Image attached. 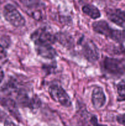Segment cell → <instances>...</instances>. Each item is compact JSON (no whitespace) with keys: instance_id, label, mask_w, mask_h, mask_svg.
Masks as SVG:
<instances>
[{"instance_id":"6da1fadb","label":"cell","mask_w":125,"mask_h":126,"mask_svg":"<svg viewBox=\"0 0 125 126\" xmlns=\"http://www.w3.org/2000/svg\"><path fill=\"white\" fill-rule=\"evenodd\" d=\"M93 29L96 33L105 36L107 38L118 43L125 41V31L113 29L105 20H99L93 22Z\"/></svg>"},{"instance_id":"7a4b0ae2","label":"cell","mask_w":125,"mask_h":126,"mask_svg":"<svg viewBox=\"0 0 125 126\" xmlns=\"http://www.w3.org/2000/svg\"><path fill=\"white\" fill-rule=\"evenodd\" d=\"M102 68L107 75L114 77H120L125 75V60L115 58H104L102 62Z\"/></svg>"},{"instance_id":"3957f363","label":"cell","mask_w":125,"mask_h":126,"mask_svg":"<svg viewBox=\"0 0 125 126\" xmlns=\"http://www.w3.org/2000/svg\"><path fill=\"white\" fill-rule=\"evenodd\" d=\"M3 15L5 19L15 27H22L25 26L26 20L20 12L14 6L7 4L4 7Z\"/></svg>"},{"instance_id":"277c9868","label":"cell","mask_w":125,"mask_h":126,"mask_svg":"<svg viewBox=\"0 0 125 126\" xmlns=\"http://www.w3.org/2000/svg\"><path fill=\"white\" fill-rule=\"evenodd\" d=\"M49 93L51 98L65 107H70L72 102L70 97L61 86L58 84H52L49 87Z\"/></svg>"},{"instance_id":"5b68a950","label":"cell","mask_w":125,"mask_h":126,"mask_svg":"<svg viewBox=\"0 0 125 126\" xmlns=\"http://www.w3.org/2000/svg\"><path fill=\"white\" fill-rule=\"evenodd\" d=\"M31 39L34 45H51L56 41V36L45 28H38L33 32Z\"/></svg>"},{"instance_id":"8992f818","label":"cell","mask_w":125,"mask_h":126,"mask_svg":"<svg viewBox=\"0 0 125 126\" xmlns=\"http://www.w3.org/2000/svg\"><path fill=\"white\" fill-rule=\"evenodd\" d=\"M17 100L21 107H26L31 110L38 109L41 105V101L38 96L33 95L31 97L28 92L23 89L18 91Z\"/></svg>"},{"instance_id":"52a82bcc","label":"cell","mask_w":125,"mask_h":126,"mask_svg":"<svg viewBox=\"0 0 125 126\" xmlns=\"http://www.w3.org/2000/svg\"><path fill=\"white\" fill-rule=\"evenodd\" d=\"M82 52L85 57L89 62H93L98 60L99 53L98 47L90 39H82L80 40Z\"/></svg>"},{"instance_id":"ba28073f","label":"cell","mask_w":125,"mask_h":126,"mask_svg":"<svg viewBox=\"0 0 125 126\" xmlns=\"http://www.w3.org/2000/svg\"><path fill=\"white\" fill-rule=\"evenodd\" d=\"M106 15L109 20L125 29V12L120 9H109Z\"/></svg>"},{"instance_id":"9c48e42d","label":"cell","mask_w":125,"mask_h":126,"mask_svg":"<svg viewBox=\"0 0 125 126\" xmlns=\"http://www.w3.org/2000/svg\"><path fill=\"white\" fill-rule=\"evenodd\" d=\"M91 102L93 107L96 109L102 108L106 103V97L103 89L97 86L93 90L91 95Z\"/></svg>"},{"instance_id":"30bf717a","label":"cell","mask_w":125,"mask_h":126,"mask_svg":"<svg viewBox=\"0 0 125 126\" xmlns=\"http://www.w3.org/2000/svg\"><path fill=\"white\" fill-rule=\"evenodd\" d=\"M0 105L4 107L18 121H21V115L17 104L12 99L9 98H0Z\"/></svg>"},{"instance_id":"8fae6325","label":"cell","mask_w":125,"mask_h":126,"mask_svg":"<svg viewBox=\"0 0 125 126\" xmlns=\"http://www.w3.org/2000/svg\"><path fill=\"white\" fill-rule=\"evenodd\" d=\"M38 55L44 59H53L57 56V52L51 45H35Z\"/></svg>"},{"instance_id":"7c38bea8","label":"cell","mask_w":125,"mask_h":126,"mask_svg":"<svg viewBox=\"0 0 125 126\" xmlns=\"http://www.w3.org/2000/svg\"><path fill=\"white\" fill-rule=\"evenodd\" d=\"M82 12L93 19H97L100 17V12L96 6L93 4H86L82 7Z\"/></svg>"},{"instance_id":"4fadbf2b","label":"cell","mask_w":125,"mask_h":126,"mask_svg":"<svg viewBox=\"0 0 125 126\" xmlns=\"http://www.w3.org/2000/svg\"><path fill=\"white\" fill-rule=\"evenodd\" d=\"M118 92V101H125V79L120 81L116 86Z\"/></svg>"},{"instance_id":"5bb4252c","label":"cell","mask_w":125,"mask_h":126,"mask_svg":"<svg viewBox=\"0 0 125 126\" xmlns=\"http://www.w3.org/2000/svg\"><path fill=\"white\" fill-rule=\"evenodd\" d=\"M25 6L28 8H34L37 7L40 5L39 0H19Z\"/></svg>"},{"instance_id":"9a60e30c","label":"cell","mask_w":125,"mask_h":126,"mask_svg":"<svg viewBox=\"0 0 125 126\" xmlns=\"http://www.w3.org/2000/svg\"><path fill=\"white\" fill-rule=\"evenodd\" d=\"M116 121L120 124L125 126V113L117 116H116Z\"/></svg>"},{"instance_id":"2e32d148","label":"cell","mask_w":125,"mask_h":126,"mask_svg":"<svg viewBox=\"0 0 125 126\" xmlns=\"http://www.w3.org/2000/svg\"><path fill=\"white\" fill-rule=\"evenodd\" d=\"M90 123H91L92 125L93 126H107L105 125H103V124H100L98 123V118L96 116H92L91 118L90 119Z\"/></svg>"},{"instance_id":"e0dca14e","label":"cell","mask_w":125,"mask_h":126,"mask_svg":"<svg viewBox=\"0 0 125 126\" xmlns=\"http://www.w3.org/2000/svg\"><path fill=\"white\" fill-rule=\"evenodd\" d=\"M7 57V52L4 48L0 44V60L5 59Z\"/></svg>"},{"instance_id":"ac0fdd59","label":"cell","mask_w":125,"mask_h":126,"mask_svg":"<svg viewBox=\"0 0 125 126\" xmlns=\"http://www.w3.org/2000/svg\"><path fill=\"white\" fill-rule=\"evenodd\" d=\"M4 126H18L16 125L14 123L11 121V120L6 119L4 122Z\"/></svg>"},{"instance_id":"d6986e66","label":"cell","mask_w":125,"mask_h":126,"mask_svg":"<svg viewBox=\"0 0 125 126\" xmlns=\"http://www.w3.org/2000/svg\"><path fill=\"white\" fill-rule=\"evenodd\" d=\"M4 77V71L2 70V68L0 66V84L1 83V82L3 80Z\"/></svg>"},{"instance_id":"ffe728a7","label":"cell","mask_w":125,"mask_h":126,"mask_svg":"<svg viewBox=\"0 0 125 126\" xmlns=\"http://www.w3.org/2000/svg\"><path fill=\"white\" fill-rule=\"evenodd\" d=\"M117 1H120V0H117Z\"/></svg>"}]
</instances>
